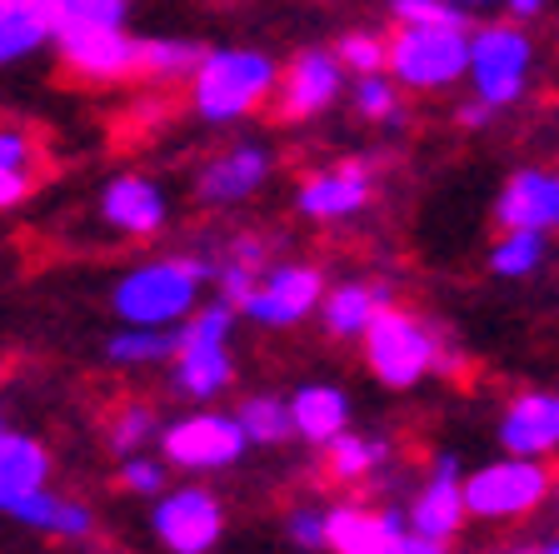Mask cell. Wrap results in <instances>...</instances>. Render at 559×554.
I'll return each mask as SVG.
<instances>
[{"instance_id":"6da1fadb","label":"cell","mask_w":559,"mask_h":554,"mask_svg":"<svg viewBox=\"0 0 559 554\" xmlns=\"http://www.w3.org/2000/svg\"><path fill=\"white\" fill-rule=\"evenodd\" d=\"M280 70L270 50H255V46H210L200 70L190 75V91H186V105L190 116L200 126H240L280 91Z\"/></svg>"},{"instance_id":"7a4b0ae2","label":"cell","mask_w":559,"mask_h":554,"mask_svg":"<svg viewBox=\"0 0 559 554\" xmlns=\"http://www.w3.org/2000/svg\"><path fill=\"white\" fill-rule=\"evenodd\" d=\"M215 280V266L200 255H155L140 260L110 285V310L126 325H186L200 310V295Z\"/></svg>"},{"instance_id":"3957f363","label":"cell","mask_w":559,"mask_h":554,"mask_svg":"<svg viewBox=\"0 0 559 554\" xmlns=\"http://www.w3.org/2000/svg\"><path fill=\"white\" fill-rule=\"evenodd\" d=\"M360 345H365V365H370V375L384 390H415L430 369H440L450 359L440 345V330L430 320H419L415 310H400V305H384L374 315Z\"/></svg>"},{"instance_id":"277c9868","label":"cell","mask_w":559,"mask_h":554,"mask_svg":"<svg viewBox=\"0 0 559 554\" xmlns=\"http://www.w3.org/2000/svg\"><path fill=\"white\" fill-rule=\"evenodd\" d=\"M535 75V35L520 21H479L469 31V91L475 101L510 110L514 101H524Z\"/></svg>"},{"instance_id":"5b68a950","label":"cell","mask_w":559,"mask_h":554,"mask_svg":"<svg viewBox=\"0 0 559 554\" xmlns=\"http://www.w3.org/2000/svg\"><path fill=\"white\" fill-rule=\"evenodd\" d=\"M469 31L475 25H395L390 75L405 91L435 95L469 81Z\"/></svg>"},{"instance_id":"8992f818","label":"cell","mask_w":559,"mask_h":554,"mask_svg":"<svg viewBox=\"0 0 559 554\" xmlns=\"http://www.w3.org/2000/svg\"><path fill=\"white\" fill-rule=\"evenodd\" d=\"M235 305L210 300L180 325V355H175V390L186 400H215L235 380Z\"/></svg>"},{"instance_id":"52a82bcc","label":"cell","mask_w":559,"mask_h":554,"mask_svg":"<svg viewBox=\"0 0 559 554\" xmlns=\"http://www.w3.org/2000/svg\"><path fill=\"white\" fill-rule=\"evenodd\" d=\"M555 480L545 460H530V455H500V460L479 464V470L465 474V505L469 520H524L535 515L549 495H555Z\"/></svg>"},{"instance_id":"ba28073f","label":"cell","mask_w":559,"mask_h":554,"mask_svg":"<svg viewBox=\"0 0 559 554\" xmlns=\"http://www.w3.org/2000/svg\"><path fill=\"white\" fill-rule=\"evenodd\" d=\"M140 46H145V35H135L130 25H95V21L56 25L60 66L75 70L91 85L140 81Z\"/></svg>"},{"instance_id":"9c48e42d","label":"cell","mask_w":559,"mask_h":554,"mask_svg":"<svg viewBox=\"0 0 559 554\" xmlns=\"http://www.w3.org/2000/svg\"><path fill=\"white\" fill-rule=\"evenodd\" d=\"M250 450L240 420L221 415V410H195V415H180L160 429V460L170 470L186 474H215L240 464V455Z\"/></svg>"},{"instance_id":"30bf717a","label":"cell","mask_w":559,"mask_h":554,"mask_svg":"<svg viewBox=\"0 0 559 554\" xmlns=\"http://www.w3.org/2000/svg\"><path fill=\"white\" fill-rule=\"evenodd\" d=\"M325 270L320 266H300V260H280V266H270L265 275L255 280V290L245 295L240 315L250 325H260V330H290V325H300L305 315L320 310V300H325Z\"/></svg>"},{"instance_id":"8fae6325","label":"cell","mask_w":559,"mask_h":554,"mask_svg":"<svg viewBox=\"0 0 559 554\" xmlns=\"http://www.w3.org/2000/svg\"><path fill=\"white\" fill-rule=\"evenodd\" d=\"M151 530L170 554H210L225 534V509L205 485H180L151 505Z\"/></svg>"},{"instance_id":"7c38bea8","label":"cell","mask_w":559,"mask_h":554,"mask_svg":"<svg viewBox=\"0 0 559 554\" xmlns=\"http://www.w3.org/2000/svg\"><path fill=\"white\" fill-rule=\"evenodd\" d=\"M270 175H275V155H270L260 140H235V145L215 151L205 165H200L190 190H195L200 205L230 210V205H240V200L260 196L270 185Z\"/></svg>"},{"instance_id":"4fadbf2b","label":"cell","mask_w":559,"mask_h":554,"mask_svg":"<svg viewBox=\"0 0 559 554\" xmlns=\"http://www.w3.org/2000/svg\"><path fill=\"white\" fill-rule=\"evenodd\" d=\"M345 81H349V70L340 66L335 50H320V46L295 50V56L285 60V70H280V91H275L280 116L290 120V126L295 120L325 116L330 105L345 95Z\"/></svg>"},{"instance_id":"5bb4252c","label":"cell","mask_w":559,"mask_h":554,"mask_svg":"<svg viewBox=\"0 0 559 554\" xmlns=\"http://www.w3.org/2000/svg\"><path fill=\"white\" fill-rule=\"evenodd\" d=\"M374 200V170L365 161H340L325 165L300 180L295 190V210L314 225H340V220H355L365 205Z\"/></svg>"},{"instance_id":"9a60e30c","label":"cell","mask_w":559,"mask_h":554,"mask_svg":"<svg viewBox=\"0 0 559 554\" xmlns=\"http://www.w3.org/2000/svg\"><path fill=\"white\" fill-rule=\"evenodd\" d=\"M409 534V515L395 505H330L325 509V550L330 554H390Z\"/></svg>"},{"instance_id":"2e32d148","label":"cell","mask_w":559,"mask_h":554,"mask_svg":"<svg viewBox=\"0 0 559 554\" xmlns=\"http://www.w3.org/2000/svg\"><path fill=\"white\" fill-rule=\"evenodd\" d=\"M409 530L425 534V540H440L450 544L454 534L465 530L469 520V505H465V470H460V460L454 455H440L430 470V480L415 490V499H409Z\"/></svg>"},{"instance_id":"e0dca14e","label":"cell","mask_w":559,"mask_h":554,"mask_svg":"<svg viewBox=\"0 0 559 554\" xmlns=\"http://www.w3.org/2000/svg\"><path fill=\"white\" fill-rule=\"evenodd\" d=\"M100 220L116 235H130V240H151V235L165 231L170 220V196L151 175H110L100 185Z\"/></svg>"},{"instance_id":"ac0fdd59","label":"cell","mask_w":559,"mask_h":554,"mask_svg":"<svg viewBox=\"0 0 559 554\" xmlns=\"http://www.w3.org/2000/svg\"><path fill=\"white\" fill-rule=\"evenodd\" d=\"M495 225L500 231H559V170L524 165L495 196Z\"/></svg>"},{"instance_id":"d6986e66","label":"cell","mask_w":559,"mask_h":554,"mask_svg":"<svg viewBox=\"0 0 559 554\" xmlns=\"http://www.w3.org/2000/svg\"><path fill=\"white\" fill-rule=\"evenodd\" d=\"M500 445L504 455H530V460H549L559 455V390H524L504 404L500 415Z\"/></svg>"},{"instance_id":"ffe728a7","label":"cell","mask_w":559,"mask_h":554,"mask_svg":"<svg viewBox=\"0 0 559 554\" xmlns=\"http://www.w3.org/2000/svg\"><path fill=\"white\" fill-rule=\"evenodd\" d=\"M384 305H395V290L390 285L340 280V285L325 290V300H320V325H325V335H335V340H365V330L374 325V315H380Z\"/></svg>"},{"instance_id":"44dd1931","label":"cell","mask_w":559,"mask_h":554,"mask_svg":"<svg viewBox=\"0 0 559 554\" xmlns=\"http://www.w3.org/2000/svg\"><path fill=\"white\" fill-rule=\"evenodd\" d=\"M35 490H50L46 445L35 435H21V429H0V515Z\"/></svg>"},{"instance_id":"7402d4cb","label":"cell","mask_w":559,"mask_h":554,"mask_svg":"<svg viewBox=\"0 0 559 554\" xmlns=\"http://www.w3.org/2000/svg\"><path fill=\"white\" fill-rule=\"evenodd\" d=\"M290 415H295V439L320 445L340 439L349 429V394L340 385H300L290 394Z\"/></svg>"},{"instance_id":"603a6c76","label":"cell","mask_w":559,"mask_h":554,"mask_svg":"<svg viewBox=\"0 0 559 554\" xmlns=\"http://www.w3.org/2000/svg\"><path fill=\"white\" fill-rule=\"evenodd\" d=\"M56 50V15L31 0H0V70Z\"/></svg>"},{"instance_id":"cb8c5ba5","label":"cell","mask_w":559,"mask_h":554,"mask_svg":"<svg viewBox=\"0 0 559 554\" xmlns=\"http://www.w3.org/2000/svg\"><path fill=\"white\" fill-rule=\"evenodd\" d=\"M210 46L190 40V35H145V46H140V81L151 85H190V75L200 70Z\"/></svg>"},{"instance_id":"d4e9b609","label":"cell","mask_w":559,"mask_h":554,"mask_svg":"<svg viewBox=\"0 0 559 554\" xmlns=\"http://www.w3.org/2000/svg\"><path fill=\"white\" fill-rule=\"evenodd\" d=\"M180 355V325L160 330V325H120L116 335L105 340V359L120 369H145V365H165Z\"/></svg>"},{"instance_id":"484cf974","label":"cell","mask_w":559,"mask_h":554,"mask_svg":"<svg viewBox=\"0 0 559 554\" xmlns=\"http://www.w3.org/2000/svg\"><path fill=\"white\" fill-rule=\"evenodd\" d=\"M384 464H390V445H384L380 435H355V429H345L340 439L325 445V470L340 485H360V480L380 474Z\"/></svg>"},{"instance_id":"4316f807","label":"cell","mask_w":559,"mask_h":554,"mask_svg":"<svg viewBox=\"0 0 559 554\" xmlns=\"http://www.w3.org/2000/svg\"><path fill=\"white\" fill-rule=\"evenodd\" d=\"M240 420L245 439L260 445V450H275L285 439H295V415H290V400H280V394H250V400L235 410Z\"/></svg>"},{"instance_id":"83f0119b","label":"cell","mask_w":559,"mask_h":554,"mask_svg":"<svg viewBox=\"0 0 559 554\" xmlns=\"http://www.w3.org/2000/svg\"><path fill=\"white\" fill-rule=\"evenodd\" d=\"M549 260V235L539 231H500V240L489 245V270L500 280H530L545 270Z\"/></svg>"},{"instance_id":"f1b7e54d","label":"cell","mask_w":559,"mask_h":554,"mask_svg":"<svg viewBox=\"0 0 559 554\" xmlns=\"http://www.w3.org/2000/svg\"><path fill=\"white\" fill-rule=\"evenodd\" d=\"M355 110L374 126H400L405 120V85L384 70V75H360L355 81Z\"/></svg>"},{"instance_id":"f546056e","label":"cell","mask_w":559,"mask_h":554,"mask_svg":"<svg viewBox=\"0 0 559 554\" xmlns=\"http://www.w3.org/2000/svg\"><path fill=\"white\" fill-rule=\"evenodd\" d=\"M335 56H340V66L360 81V75H384L390 70V35H380V31H345L335 40Z\"/></svg>"},{"instance_id":"4dcf8cb0","label":"cell","mask_w":559,"mask_h":554,"mask_svg":"<svg viewBox=\"0 0 559 554\" xmlns=\"http://www.w3.org/2000/svg\"><path fill=\"white\" fill-rule=\"evenodd\" d=\"M110 450L116 455H140V445H151L155 435H160V420H155L151 404H126V410H116L110 415Z\"/></svg>"},{"instance_id":"1f68e13d","label":"cell","mask_w":559,"mask_h":554,"mask_svg":"<svg viewBox=\"0 0 559 554\" xmlns=\"http://www.w3.org/2000/svg\"><path fill=\"white\" fill-rule=\"evenodd\" d=\"M395 25H475V15L450 5V0H390Z\"/></svg>"},{"instance_id":"d6a6232c","label":"cell","mask_w":559,"mask_h":554,"mask_svg":"<svg viewBox=\"0 0 559 554\" xmlns=\"http://www.w3.org/2000/svg\"><path fill=\"white\" fill-rule=\"evenodd\" d=\"M165 470H170V464L155 460V455H126V460H120V485H126L130 495L160 499L165 495Z\"/></svg>"},{"instance_id":"836d02e7","label":"cell","mask_w":559,"mask_h":554,"mask_svg":"<svg viewBox=\"0 0 559 554\" xmlns=\"http://www.w3.org/2000/svg\"><path fill=\"white\" fill-rule=\"evenodd\" d=\"M130 0H66L56 11V25L70 21H95V25H126Z\"/></svg>"},{"instance_id":"e575fe53","label":"cell","mask_w":559,"mask_h":554,"mask_svg":"<svg viewBox=\"0 0 559 554\" xmlns=\"http://www.w3.org/2000/svg\"><path fill=\"white\" fill-rule=\"evenodd\" d=\"M285 534H290V544H300V550H325V509H314V505L290 509Z\"/></svg>"},{"instance_id":"d590c367","label":"cell","mask_w":559,"mask_h":554,"mask_svg":"<svg viewBox=\"0 0 559 554\" xmlns=\"http://www.w3.org/2000/svg\"><path fill=\"white\" fill-rule=\"evenodd\" d=\"M35 165V140L21 126H0V170H31Z\"/></svg>"},{"instance_id":"8d00e7d4","label":"cell","mask_w":559,"mask_h":554,"mask_svg":"<svg viewBox=\"0 0 559 554\" xmlns=\"http://www.w3.org/2000/svg\"><path fill=\"white\" fill-rule=\"evenodd\" d=\"M35 190V170H0V210H15Z\"/></svg>"},{"instance_id":"74e56055","label":"cell","mask_w":559,"mask_h":554,"mask_svg":"<svg viewBox=\"0 0 559 554\" xmlns=\"http://www.w3.org/2000/svg\"><path fill=\"white\" fill-rule=\"evenodd\" d=\"M500 5H504V15H510V21L530 25V21H539V15H545L555 0H500Z\"/></svg>"},{"instance_id":"f35d334b","label":"cell","mask_w":559,"mask_h":554,"mask_svg":"<svg viewBox=\"0 0 559 554\" xmlns=\"http://www.w3.org/2000/svg\"><path fill=\"white\" fill-rule=\"evenodd\" d=\"M489 120H495V105L475 101V95L460 105V126H465V130H479V126H489Z\"/></svg>"},{"instance_id":"ab89813d","label":"cell","mask_w":559,"mask_h":554,"mask_svg":"<svg viewBox=\"0 0 559 554\" xmlns=\"http://www.w3.org/2000/svg\"><path fill=\"white\" fill-rule=\"evenodd\" d=\"M390 554H444V544H440V540H425V534H415V530H409L405 540H400Z\"/></svg>"},{"instance_id":"60d3db41","label":"cell","mask_w":559,"mask_h":554,"mask_svg":"<svg viewBox=\"0 0 559 554\" xmlns=\"http://www.w3.org/2000/svg\"><path fill=\"white\" fill-rule=\"evenodd\" d=\"M450 5H460V11L479 15V11H485V5H495V0H450Z\"/></svg>"},{"instance_id":"b9f144b4","label":"cell","mask_w":559,"mask_h":554,"mask_svg":"<svg viewBox=\"0 0 559 554\" xmlns=\"http://www.w3.org/2000/svg\"><path fill=\"white\" fill-rule=\"evenodd\" d=\"M504 554H545V544H510Z\"/></svg>"},{"instance_id":"7bdbcfd3","label":"cell","mask_w":559,"mask_h":554,"mask_svg":"<svg viewBox=\"0 0 559 554\" xmlns=\"http://www.w3.org/2000/svg\"><path fill=\"white\" fill-rule=\"evenodd\" d=\"M31 5H40V11H50V15H56L60 5H66V0H31Z\"/></svg>"},{"instance_id":"ee69618b","label":"cell","mask_w":559,"mask_h":554,"mask_svg":"<svg viewBox=\"0 0 559 554\" xmlns=\"http://www.w3.org/2000/svg\"><path fill=\"white\" fill-rule=\"evenodd\" d=\"M545 554H559V540H549V544H545Z\"/></svg>"},{"instance_id":"f6af8a7d","label":"cell","mask_w":559,"mask_h":554,"mask_svg":"<svg viewBox=\"0 0 559 554\" xmlns=\"http://www.w3.org/2000/svg\"><path fill=\"white\" fill-rule=\"evenodd\" d=\"M555 499H559V480H555Z\"/></svg>"},{"instance_id":"bcb514c9","label":"cell","mask_w":559,"mask_h":554,"mask_svg":"<svg viewBox=\"0 0 559 554\" xmlns=\"http://www.w3.org/2000/svg\"><path fill=\"white\" fill-rule=\"evenodd\" d=\"M0 429H5V415H0Z\"/></svg>"}]
</instances>
